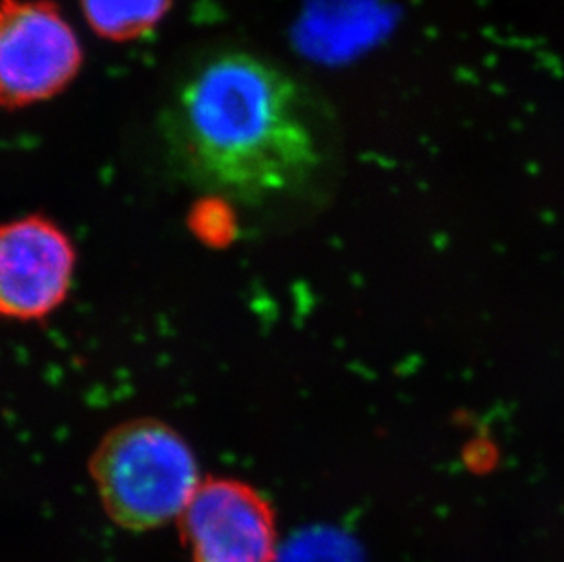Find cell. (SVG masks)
<instances>
[{
    "mask_svg": "<svg viewBox=\"0 0 564 562\" xmlns=\"http://www.w3.org/2000/svg\"><path fill=\"white\" fill-rule=\"evenodd\" d=\"M163 133L197 185L241 202L296 191L319 165L304 90L246 52L197 64L166 107Z\"/></svg>",
    "mask_w": 564,
    "mask_h": 562,
    "instance_id": "cell-1",
    "label": "cell"
},
{
    "mask_svg": "<svg viewBox=\"0 0 564 562\" xmlns=\"http://www.w3.org/2000/svg\"><path fill=\"white\" fill-rule=\"evenodd\" d=\"M88 469L108 517L130 531L180 519L202 484L196 455L182 433L144 417L108 431Z\"/></svg>",
    "mask_w": 564,
    "mask_h": 562,
    "instance_id": "cell-2",
    "label": "cell"
},
{
    "mask_svg": "<svg viewBox=\"0 0 564 562\" xmlns=\"http://www.w3.org/2000/svg\"><path fill=\"white\" fill-rule=\"evenodd\" d=\"M79 39L50 0H2L0 99L6 108L48 101L79 74Z\"/></svg>",
    "mask_w": 564,
    "mask_h": 562,
    "instance_id": "cell-3",
    "label": "cell"
},
{
    "mask_svg": "<svg viewBox=\"0 0 564 562\" xmlns=\"http://www.w3.org/2000/svg\"><path fill=\"white\" fill-rule=\"evenodd\" d=\"M192 562H278L276 511L238 478L202 480L177 519Z\"/></svg>",
    "mask_w": 564,
    "mask_h": 562,
    "instance_id": "cell-4",
    "label": "cell"
},
{
    "mask_svg": "<svg viewBox=\"0 0 564 562\" xmlns=\"http://www.w3.org/2000/svg\"><path fill=\"white\" fill-rule=\"evenodd\" d=\"M75 249L59 225L28 214L0 230V311L13 322H41L66 302Z\"/></svg>",
    "mask_w": 564,
    "mask_h": 562,
    "instance_id": "cell-5",
    "label": "cell"
},
{
    "mask_svg": "<svg viewBox=\"0 0 564 562\" xmlns=\"http://www.w3.org/2000/svg\"><path fill=\"white\" fill-rule=\"evenodd\" d=\"M172 0H80L86 22L99 37L127 43L152 32Z\"/></svg>",
    "mask_w": 564,
    "mask_h": 562,
    "instance_id": "cell-6",
    "label": "cell"
},
{
    "mask_svg": "<svg viewBox=\"0 0 564 562\" xmlns=\"http://www.w3.org/2000/svg\"><path fill=\"white\" fill-rule=\"evenodd\" d=\"M278 562H362V559L357 547L340 531L310 530L289 542Z\"/></svg>",
    "mask_w": 564,
    "mask_h": 562,
    "instance_id": "cell-7",
    "label": "cell"
}]
</instances>
